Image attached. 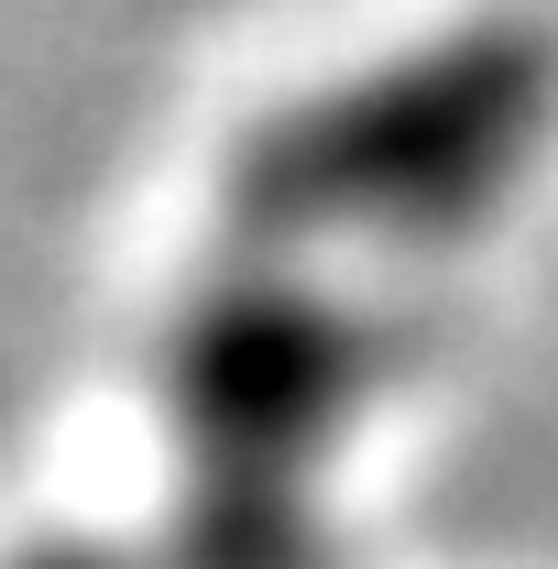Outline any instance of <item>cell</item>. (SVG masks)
Here are the masks:
<instances>
[{
    "label": "cell",
    "mask_w": 558,
    "mask_h": 569,
    "mask_svg": "<svg viewBox=\"0 0 558 569\" xmlns=\"http://www.w3.org/2000/svg\"><path fill=\"white\" fill-rule=\"evenodd\" d=\"M383 383V318L350 307L307 263H219L153 351V417L176 482L318 493V460Z\"/></svg>",
    "instance_id": "7a4b0ae2"
},
{
    "label": "cell",
    "mask_w": 558,
    "mask_h": 569,
    "mask_svg": "<svg viewBox=\"0 0 558 569\" xmlns=\"http://www.w3.org/2000/svg\"><path fill=\"white\" fill-rule=\"evenodd\" d=\"M558 132V44L515 11L417 33L252 110L219 153V252L307 263L340 241H449Z\"/></svg>",
    "instance_id": "6da1fadb"
}]
</instances>
